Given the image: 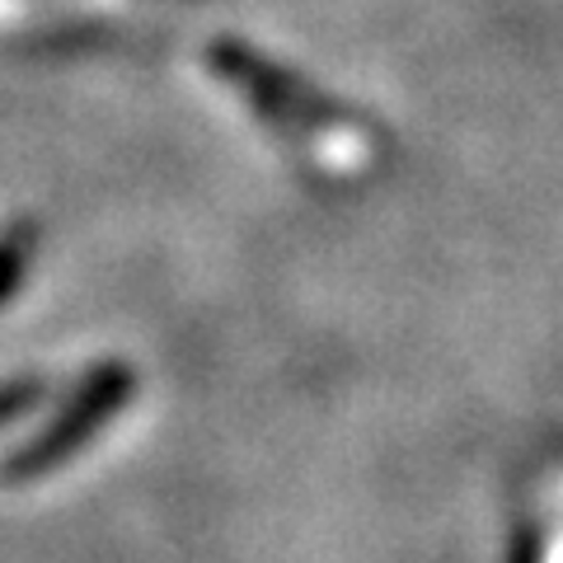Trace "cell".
<instances>
[{
	"instance_id": "7a4b0ae2",
	"label": "cell",
	"mask_w": 563,
	"mask_h": 563,
	"mask_svg": "<svg viewBox=\"0 0 563 563\" xmlns=\"http://www.w3.org/2000/svg\"><path fill=\"white\" fill-rule=\"evenodd\" d=\"M47 399V380L43 376H20V380H0V428L14 418H24L29 409H38Z\"/></svg>"
},
{
	"instance_id": "3957f363",
	"label": "cell",
	"mask_w": 563,
	"mask_h": 563,
	"mask_svg": "<svg viewBox=\"0 0 563 563\" xmlns=\"http://www.w3.org/2000/svg\"><path fill=\"white\" fill-rule=\"evenodd\" d=\"M24 244H29L24 231H14L10 240H0V306L10 301L14 282H20V273H24Z\"/></svg>"
},
{
	"instance_id": "6da1fadb",
	"label": "cell",
	"mask_w": 563,
	"mask_h": 563,
	"mask_svg": "<svg viewBox=\"0 0 563 563\" xmlns=\"http://www.w3.org/2000/svg\"><path fill=\"white\" fill-rule=\"evenodd\" d=\"M132 390H136L132 366H122V362L95 366V372L76 385V395L62 404V413L52 418L38 437H29L20 451H10L5 461H0V484H29V479H43V474L66 465L99 428H109L122 413V404L132 399Z\"/></svg>"
}]
</instances>
